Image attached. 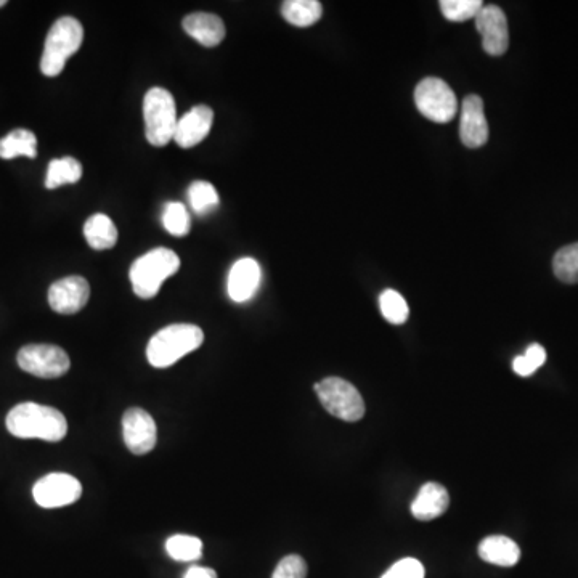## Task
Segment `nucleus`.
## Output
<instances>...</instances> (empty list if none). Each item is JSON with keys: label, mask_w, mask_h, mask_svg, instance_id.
<instances>
[{"label": "nucleus", "mask_w": 578, "mask_h": 578, "mask_svg": "<svg viewBox=\"0 0 578 578\" xmlns=\"http://www.w3.org/2000/svg\"><path fill=\"white\" fill-rule=\"evenodd\" d=\"M179 269V256L172 249H151L132 264L129 277L134 293L142 299L155 298L164 281Z\"/></svg>", "instance_id": "7ed1b4c3"}, {"label": "nucleus", "mask_w": 578, "mask_h": 578, "mask_svg": "<svg viewBox=\"0 0 578 578\" xmlns=\"http://www.w3.org/2000/svg\"><path fill=\"white\" fill-rule=\"evenodd\" d=\"M5 4H7V2H5V0H0V7H4Z\"/></svg>", "instance_id": "473e14b6"}, {"label": "nucleus", "mask_w": 578, "mask_h": 578, "mask_svg": "<svg viewBox=\"0 0 578 578\" xmlns=\"http://www.w3.org/2000/svg\"><path fill=\"white\" fill-rule=\"evenodd\" d=\"M143 119H145V135L153 147H164L174 140L179 119L176 102L169 90L163 87L148 90L143 100Z\"/></svg>", "instance_id": "39448f33"}, {"label": "nucleus", "mask_w": 578, "mask_h": 578, "mask_svg": "<svg viewBox=\"0 0 578 578\" xmlns=\"http://www.w3.org/2000/svg\"><path fill=\"white\" fill-rule=\"evenodd\" d=\"M166 551L174 561H198L203 556V542L192 535H172L166 542Z\"/></svg>", "instance_id": "5701e85b"}, {"label": "nucleus", "mask_w": 578, "mask_h": 578, "mask_svg": "<svg viewBox=\"0 0 578 578\" xmlns=\"http://www.w3.org/2000/svg\"><path fill=\"white\" fill-rule=\"evenodd\" d=\"M123 436L134 455H147L156 445L158 432L150 413L142 408H129L123 416Z\"/></svg>", "instance_id": "9b49d317"}, {"label": "nucleus", "mask_w": 578, "mask_h": 578, "mask_svg": "<svg viewBox=\"0 0 578 578\" xmlns=\"http://www.w3.org/2000/svg\"><path fill=\"white\" fill-rule=\"evenodd\" d=\"M84 237L90 248L106 251L118 243V228L105 214H94L84 225Z\"/></svg>", "instance_id": "6ab92c4d"}, {"label": "nucleus", "mask_w": 578, "mask_h": 578, "mask_svg": "<svg viewBox=\"0 0 578 578\" xmlns=\"http://www.w3.org/2000/svg\"><path fill=\"white\" fill-rule=\"evenodd\" d=\"M281 15L289 25L307 28L322 18L323 7L318 0H286L281 5Z\"/></svg>", "instance_id": "aec40b11"}, {"label": "nucleus", "mask_w": 578, "mask_h": 578, "mask_svg": "<svg viewBox=\"0 0 578 578\" xmlns=\"http://www.w3.org/2000/svg\"><path fill=\"white\" fill-rule=\"evenodd\" d=\"M82 177V164L78 159L62 158L50 161L45 177V187L49 190L63 187V185L76 184Z\"/></svg>", "instance_id": "4be33fe9"}, {"label": "nucleus", "mask_w": 578, "mask_h": 578, "mask_svg": "<svg viewBox=\"0 0 578 578\" xmlns=\"http://www.w3.org/2000/svg\"><path fill=\"white\" fill-rule=\"evenodd\" d=\"M18 156L31 159L37 156L36 135L28 129H17L0 140V158L13 159Z\"/></svg>", "instance_id": "412c9836"}, {"label": "nucleus", "mask_w": 578, "mask_h": 578, "mask_svg": "<svg viewBox=\"0 0 578 578\" xmlns=\"http://www.w3.org/2000/svg\"><path fill=\"white\" fill-rule=\"evenodd\" d=\"M82 485L70 474L53 473L37 481L33 497L37 505L45 509L73 505L81 498Z\"/></svg>", "instance_id": "1a4fd4ad"}, {"label": "nucleus", "mask_w": 578, "mask_h": 578, "mask_svg": "<svg viewBox=\"0 0 578 578\" xmlns=\"http://www.w3.org/2000/svg\"><path fill=\"white\" fill-rule=\"evenodd\" d=\"M476 28L482 36V47L492 57L505 55L509 47L508 20L498 5H484L477 13Z\"/></svg>", "instance_id": "9d476101"}, {"label": "nucleus", "mask_w": 578, "mask_h": 578, "mask_svg": "<svg viewBox=\"0 0 578 578\" xmlns=\"http://www.w3.org/2000/svg\"><path fill=\"white\" fill-rule=\"evenodd\" d=\"M18 365L29 375L42 379H55L70 370V357L62 347L52 344H29L18 352Z\"/></svg>", "instance_id": "6e6552de"}, {"label": "nucleus", "mask_w": 578, "mask_h": 578, "mask_svg": "<svg viewBox=\"0 0 578 578\" xmlns=\"http://www.w3.org/2000/svg\"><path fill=\"white\" fill-rule=\"evenodd\" d=\"M214 113L206 105L195 106L177 123L174 140L180 148H193L211 132Z\"/></svg>", "instance_id": "2eb2a0df"}, {"label": "nucleus", "mask_w": 578, "mask_h": 578, "mask_svg": "<svg viewBox=\"0 0 578 578\" xmlns=\"http://www.w3.org/2000/svg\"><path fill=\"white\" fill-rule=\"evenodd\" d=\"M479 556L495 566L513 567L521 559V550L511 538L505 535H492L482 540L479 545Z\"/></svg>", "instance_id": "a211bd4d"}, {"label": "nucleus", "mask_w": 578, "mask_h": 578, "mask_svg": "<svg viewBox=\"0 0 578 578\" xmlns=\"http://www.w3.org/2000/svg\"><path fill=\"white\" fill-rule=\"evenodd\" d=\"M546 362L545 347L540 344H532L527 349L526 354L519 355L513 362V370L516 375L527 378V376L534 375L538 368L542 367Z\"/></svg>", "instance_id": "c85d7f7f"}, {"label": "nucleus", "mask_w": 578, "mask_h": 578, "mask_svg": "<svg viewBox=\"0 0 578 578\" xmlns=\"http://www.w3.org/2000/svg\"><path fill=\"white\" fill-rule=\"evenodd\" d=\"M381 578H424V566L415 558L400 559Z\"/></svg>", "instance_id": "7c9ffc66"}, {"label": "nucleus", "mask_w": 578, "mask_h": 578, "mask_svg": "<svg viewBox=\"0 0 578 578\" xmlns=\"http://www.w3.org/2000/svg\"><path fill=\"white\" fill-rule=\"evenodd\" d=\"M184 578H217V574L209 567L193 566L187 570Z\"/></svg>", "instance_id": "2f4dec72"}, {"label": "nucleus", "mask_w": 578, "mask_h": 578, "mask_svg": "<svg viewBox=\"0 0 578 578\" xmlns=\"http://www.w3.org/2000/svg\"><path fill=\"white\" fill-rule=\"evenodd\" d=\"M314 389L326 412L338 420L355 423L365 416L362 394L346 379L331 376L315 384Z\"/></svg>", "instance_id": "423d86ee"}, {"label": "nucleus", "mask_w": 578, "mask_h": 578, "mask_svg": "<svg viewBox=\"0 0 578 578\" xmlns=\"http://www.w3.org/2000/svg\"><path fill=\"white\" fill-rule=\"evenodd\" d=\"M416 108L432 123H450L458 111L455 92L439 78H426L416 86Z\"/></svg>", "instance_id": "0eeeda50"}, {"label": "nucleus", "mask_w": 578, "mask_h": 578, "mask_svg": "<svg viewBox=\"0 0 578 578\" xmlns=\"http://www.w3.org/2000/svg\"><path fill=\"white\" fill-rule=\"evenodd\" d=\"M182 26L188 36L193 37L204 47H216L224 41V21L212 13H192L184 18Z\"/></svg>", "instance_id": "f3484780"}, {"label": "nucleus", "mask_w": 578, "mask_h": 578, "mask_svg": "<svg viewBox=\"0 0 578 578\" xmlns=\"http://www.w3.org/2000/svg\"><path fill=\"white\" fill-rule=\"evenodd\" d=\"M204 342L200 326L190 323L169 325L150 339L147 359L151 367L167 368L184 359L185 355L196 351Z\"/></svg>", "instance_id": "f03ea898"}, {"label": "nucleus", "mask_w": 578, "mask_h": 578, "mask_svg": "<svg viewBox=\"0 0 578 578\" xmlns=\"http://www.w3.org/2000/svg\"><path fill=\"white\" fill-rule=\"evenodd\" d=\"M553 270L562 283H578V243L559 249L553 259Z\"/></svg>", "instance_id": "b1692460"}, {"label": "nucleus", "mask_w": 578, "mask_h": 578, "mask_svg": "<svg viewBox=\"0 0 578 578\" xmlns=\"http://www.w3.org/2000/svg\"><path fill=\"white\" fill-rule=\"evenodd\" d=\"M90 298V286L86 278H62L55 281L49 289V304L57 314L73 315L86 307Z\"/></svg>", "instance_id": "f8f14e48"}, {"label": "nucleus", "mask_w": 578, "mask_h": 578, "mask_svg": "<svg viewBox=\"0 0 578 578\" xmlns=\"http://www.w3.org/2000/svg\"><path fill=\"white\" fill-rule=\"evenodd\" d=\"M460 139L468 148L484 147L489 140V123L479 95H468L461 106Z\"/></svg>", "instance_id": "ddd939ff"}, {"label": "nucleus", "mask_w": 578, "mask_h": 578, "mask_svg": "<svg viewBox=\"0 0 578 578\" xmlns=\"http://www.w3.org/2000/svg\"><path fill=\"white\" fill-rule=\"evenodd\" d=\"M84 29L73 17H63L53 23L42 53L41 71L44 76L55 78L65 70V65L74 53L81 49Z\"/></svg>", "instance_id": "20e7f679"}, {"label": "nucleus", "mask_w": 578, "mask_h": 578, "mask_svg": "<svg viewBox=\"0 0 578 578\" xmlns=\"http://www.w3.org/2000/svg\"><path fill=\"white\" fill-rule=\"evenodd\" d=\"M163 225L174 237H185L190 232V214L182 203H169L164 209Z\"/></svg>", "instance_id": "cd10ccee"}, {"label": "nucleus", "mask_w": 578, "mask_h": 578, "mask_svg": "<svg viewBox=\"0 0 578 578\" xmlns=\"http://www.w3.org/2000/svg\"><path fill=\"white\" fill-rule=\"evenodd\" d=\"M261 267L251 257H245L233 264L228 273V296L232 301L248 302L261 285Z\"/></svg>", "instance_id": "4468645a"}, {"label": "nucleus", "mask_w": 578, "mask_h": 578, "mask_svg": "<svg viewBox=\"0 0 578 578\" xmlns=\"http://www.w3.org/2000/svg\"><path fill=\"white\" fill-rule=\"evenodd\" d=\"M450 505V495L444 485L428 482L421 487L412 503V514L418 521H432L442 516Z\"/></svg>", "instance_id": "dca6fc26"}, {"label": "nucleus", "mask_w": 578, "mask_h": 578, "mask_svg": "<svg viewBox=\"0 0 578 578\" xmlns=\"http://www.w3.org/2000/svg\"><path fill=\"white\" fill-rule=\"evenodd\" d=\"M440 10L448 21L474 20L477 13L481 12L484 2L481 0H440Z\"/></svg>", "instance_id": "bb28decb"}, {"label": "nucleus", "mask_w": 578, "mask_h": 578, "mask_svg": "<svg viewBox=\"0 0 578 578\" xmlns=\"http://www.w3.org/2000/svg\"><path fill=\"white\" fill-rule=\"evenodd\" d=\"M379 309L381 314L386 318L387 322L392 325H403L407 322L410 309H408L407 301L402 294L397 293L394 289H386L379 296Z\"/></svg>", "instance_id": "393cba45"}, {"label": "nucleus", "mask_w": 578, "mask_h": 578, "mask_svg": "<svg viewBox=\"0 0 578 578\" xmlns=\"http://www.w3.org/2000/svg\"><path fill=\"white\" fill-rule=\"evenodd\" d=\"M188 200L192 204L193 211L201 216V214H206V212L219 206V193L209 182L198 180V182H193L190 185Z\"/></svg>", "instance_id": "a878e982"}, {"label": "nucleus", "mask_w": 578, "mask_h": 578, "mask_svg": "<svg viewBox=\"0 0 578 578\" xmlns=\"http://www.w3.org/2000/svg\"><path fill=\"white\" fill-rule=\"evenodd\" d=\"M307 564L298 554H289L278 562L272 578H306Z\"/></svg>", "instance_id": "c756f323"}, {"label": "nucleus", "mask_w": 578, "mask_h": 578, "mask_svg": "<svg viewBox=\"0 0 578 578\" xmlns=\"http://www.w3.org/2000/svg\"><path fill=\"white\" fill-rule=\"evenodd\" d=\"M5 424L10 434L20 439L60 442L68 432V423L62 412L33 402L20 403L12 408Z\"/></svg>", "instance_id": "f257e3e1"}]
</instances>
